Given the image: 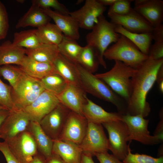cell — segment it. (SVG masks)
Segmentation results:
<instances>
[{"instance_id":"cell-1","label":"cell","mask_w":163,"mask_h":163,"mask_svg":"<svg viewBox=\"0 0 163 163\" xmlns=\"http://www.w3.org/2000/svg\"><path fill=\"white\" fill-rule=\"evenodd\" d=\"M163 65V58L155 60L148 58L136 71L131 78V93L127 103L126 114L142 115L144 117L150 111L146 101L147 94L156 82L158 71Z\"/></svg>"},{"instance_id":"cell-2","label":"cell","mask_w":163,"mask_h":163,"mask_svg":"<svg viewBox=\"0 0 163 163\" xmlns=\"http://www.w3.org/2000/svg\"><path fill=\"white\" fill-rule=\"evenodd\" d=\"M75 64L80 87L86 93L112 104L116 107L118 112L122 115L126 114L127 104L123 99L95 75L78 64Z\"/></svg>"},{"instance_id":"cell-3","label":"cell","mask_w":163,"mask_h":163,"mask_svg":"<svg viewBox=\"0 0 163 163\" xmlns=\"http://www.w3.org/2000/svg\"><path fill=\"white\" fill-rule=\"evenodd\" d=\"M115 25L108 21L103 15L98 19L97 22L86 36L88 45L94 50L99 65L105 69L107 64L104 55L109 46L115 43L120 35L115 31Z\"/></svg>"},{"instance_id":"cell-4","label":"cell","mask_w":163,"mask_h":163,"mask_svg":"<svg viewBox=\"0 0 163 163\" xmlns=\"http://www.w3.org/2000/svg\"><path fill=\"white\" fill-rule=\"evenodd\" d=\"M136 69L120 61H115L113 66L110 70L95 75L105 82L127 104L131 93V78Z\"/></svg>"},{"instance_id":"cell-5","label":"cell","mask_w":163,"mask_h":163,"mask_svg":"<svg viewBox=\"0 0 163 163\" xmlns=\"http://www.w3.org/2000/svg\"><path fill=\"white\" fill-rule=\"evenodd\" d=\"M104 58L109 60L120 61L136 69L148 58L130 40L121 35L117 40L105 51Z\"/></svg>"},{"instance_id":"cell-6","label":"cell","mask_w":163,"mask_h":163,"mask_svg":"<svg viewBox=\"0 0 163 163\" xmlns=\"http://www.w3.org/2000/svg\"><path fill=\"white\" fill-rule=\"evenodd\" d=\"M40 80L31 77L23 72L12 88L11 95L18 110H23L31 104L44 90Z\"/></svg>"},{"instance_id":"cell-7","label":"cell","mask_w":163,"mask_h":163,"mask_svg":"<svg viewBox=\"0 0 163 163\" xmlns=\"http://www.w3.org/2000/svg\"><path fill=\"white\" fill-rule=\"evenodd\" d=\"M107 130L109 135V150L120 160H123L130 149L127 144L129 133L127 126L122 120L102 124Z\"/></svg>"},{"instance_id":"cell-8","label":"cell","mask_w":163,"mask_h":163,"mask_svg":"<svg viewBox=\"0 0 163 163\" xmlns=\"http://www.w3.org/2000/svg\"><path fill=\"white\" fill-rule=\"evenodd\" d=\"M122 120L126 125L129 133L128 141L135 140L146 145H154L162 141L158 137L151 136L148 129L149 120L141 114L122 115Z\"/></svg>"},{"instance_id":"cell-9","label":"cell","mask_w":163,"mask_h":163,"mask_svg":"<svg viewBox=\"0 0 163 163\" xmlns=\"http://www.w3.org/2000/svg\"><path fill=\"white\" fill-rule=\"evenodd\" d=\"M88 122L85 135L79 145L82 152L88 153L93 156L97 153L107 152L108 140L102 124Z\"/></svg>"},{"instance_id":"cell-10","label":"cell","mask_w":163,"mask_h":163,"mask_svg":"<svg viewBox=\"0 0 163 163\" xmlns=\"http://www.w3.org/2000/svg\"><path fill=\"white\" fill-rule=\"evenodd\" d=\"M6 141L11 152L21 163H30L38 153L33 136L27 130Z\"/></svg>"},{"instance_id":"cell-11","label":"cell","mask_w":163,"mask_h":163,"mask_svg":"<svg viewBox=\"0 0 163 163\" xmlns=\"http://www.w3.org/2000/svg\"><path fill=\"white\" fill-rule=\"evenodd\" d=\"M88 122L83 115L71 111L58 139L79 145L85 135Z\"/></svg>"},{"instance_id":"cell-12","label":"cell","mask_w":163,"mask_h":163,"mask_svg":"<svg viewBox=\"0 0 163 163\" xmlns=\"http://www.w3.org/2000/svg\"><path fill=\"white\" fill-rule=\"evenodd\" d=\"M70 111L60 103L41 120V126L52 140L58 139Z\"/></svg>"},{"instance_id":"cell-13","label":"cell","mask_w":163,"mask_h":163,"mask_svg":"<svg viewBox=\"0 0 163 163\" xmlns=\"http://www.w3.org/2000/svg\"><path fill=\"white\" fill-rule=\"evenodd\" d=\"M106 8L97 0H86L79 9L70 12L69 14L77 21L79 28L91 30L100 17L103 15Z\"/></svg>"},{"instance_id":"cell-14","label":"cell","mask_w":163,"mask_h":163,"mask_svg":"<svg viewBox=\"0 0 163 163\" xmlns=\"http://www.w3.org/2000/svg\"><path fill=\"white\" fill-rule=\"evenodd\" d=\"M110 22L120 25L127 30L137 33H151L154 27L142 16L134 8L125 15L107 13Z\"/></svg>"},{"instance_id":"cell-15","label":"cell","mask_w":163,"mask_h":163,"mask_svg":"<svg viewBox=\"0 0 163 163\" xmlns=\"http://www.w3.org/2000/svg\"><path fill=\"white\" fill-rule=\"evenodd\" d=\"M59 103L55 95L45 90L22 110L27 114L30 121L40 123L42 119Z\"/></svg>"},{"instance_id":"cell-16","label":"cell","mask_w":163,"mask_h":163,"mask_svg":"<svg viewBox=\"0 0 163 163\" xmlns=\"http://www.w3.org/2000/svg\"><path fill=\"white\" fill-rule=\"evenodd\" d=\"M30 120L22 110L10 111L0 127V138L7 141L27 130Z\"/></svg>"},{"instance_id":"cell-17","label":"cell","mask_w":163,"mask_h":163,"mask_svg":"<svg viewBox=\"0 0 163 163\" xmlns=\"http://www.w3.org/2000/svg\"><path fill=\"white\" fill-rule=\"evenodd\" d=\"M56 96L60 103L70 110L83 115L82 109L87 97L80 87L68 85L62 93Z\"/></svg>"},{"instance_id":"cell-18","label":"cell","mask_w":163,"mask_h":163,"mask_svg":"<svg viewBox=\"0 0 163 163\" xmlns=\"http://www.w3.org/2000/svg\"><path fill=\"white\" fill-rule=\"evenodd\" d=\"M51 19L62 32L64 36L76 41L80 38L79 26L77 21L69 14L63 15L51 9H42Z\"/></svg>"},{"instance_id":"cell-19","label":"cell","mask_w":163,"mask_h":163,"mask_svg":"<svg viewBox=\"0 0 163 163\" xmlns=\"http://www.w3.org/2000/svg\"><path fill=\"white\" fill-rule=\"evenodd\" d=\"M83 115L88 121L93 123H102L122 120V115L119 112H107L88 97L82 109Z\"/></svg>"},{"instance_id":"cell-20","label":"cell","mask_w":163,"mask_h":163,"mask_svg":"<svg viewBox=\"0 0 163 163\" xmlns=\"http://www.w3.org/2000/svg\"><path fill=\"white\" fill-rule=\"evenodd\" d=\"M53 141L52 153L65 163H80L82 152L79 145L58 139Z\"/></svg>"},{"instance_id":"cell-21","label":"cell","mask_w":163,"mask_h":163,"mask_svg":"<svg viewBox=\"0 0 163 163\" xmlns=\"http://www.w3.org/2000/svg\"><path fill=\"white\" fill-rule=\"evenodd\" d=\"M27 130L33 136L38 153L45 160L50 157L52 154L53 141L45 133L40 123L30 121Z\"/></svg>"},{"instance_id":"cell-22","label":"cell","mask_w":163,"mask_h":163,"mask_svg":"<svg viewBox=\"0 0 163 163\" xmlns=\"http://www.w3.org/2000/svg\"><path fill=\"white\" fill-rule=\"evenodd\" d=\"M134 9L155 27L162 24L163 20V1L148 0L143 5Z\"/></svg>"},{"instance_id":"cell-23","label":"cell","mask_w":163,"mask_h":163,"mask_svg":"<svg viewBox=\"0 0 163 163\" xmlns=\"http://www.w3.org/2000/svg\"><path fill=\"white\" fill-rule=\"evenodd\" d=\"M20 68L25 73L39 79L54 73H57L53 64L39 62L26 55Z\"/></svg>"},{"instance_id":"cell-24","label":"cell","mask_w":163,"mask_h":163,"mask_svg":"<svg viewBox=\"0 0 163 163\" xmlns=\"http://www.w3.org/2000/svg\"><path fill=\"white\" fill-rule=\"evenodd\" d=\"M53 64L57 72L62 77L68 85L80 87L75 64L70 62L59 53Z\"/></svg>"},{"instance_id":"cell-25","label":"cell","mask_w":163,"mask_h":163,"mask_svg":"<svg viewBox=\"0 0 163 163\" xmlns=\"http://www.w3.org/2000/svg\"><path fill=\"white\" fill-rule=\"evenodd\" d=\"M51 19L39 7L32 3L28 11L18 20L15 28L32 26L38 28L50 22Z\"/></svg>"},{"instance_id":"cell-26","label":"cell","mask_w":163,"mask_h":163,"mask_svg":"<svg viewBox=\"0 0 163 163\" xmlns=\"http://www.w3.org/2000/svg\"><path fill=\"white\" fill-rule=\"evenodd\" d=\"M26 55V49L14 45L8 40L0 45V66L15 64L20 66Z\"/></svg>"},{"instance_id":"cell-27","label":"cell","mask_w":163,"mask_h":163,"mask_svg":"<svg viewBox=\"0 0 163 163\" xmlns=\"http://www.w3.org/2000/svg\"><path fill=\"white\" fill-rule=\"evenodd\" d=\"M59 53L58 45L52 44L42 43L34 48L26 49V55L29 57L50 64H53Z\"/></svg>"},{"instance_id":"cell-28","label":"cell","mask_w":163,"mask_h":163,"mask_svg":"<svg viewBox=\"0 0 163 163\" xmlns=\"http://www.w3.org/2000/svg\"><path fill=\"white\" fill-rule=\"evenodd\" d=\"M116 32L123 35L133 42L143 54L149 56L151 42V33H137L130 32L120 25H115Z\"/></svg>"},{"instance_id":"cell-29","label":"cell","mask_w":163,"mask_h":163,"mask_svg":"<svg viewBox=\"0 0 163 163\" xmlns=\"http://www.w3.org/2000/svg\"><path fill=\"white\" fill-rule=\"evenodd\" d=\"M37 33L40 42L43 44L58 45L64 36L57 26L50 22L37 28Z\"/></svg>"},{"instance_id":"cell-30","label":"cell","mask_w":163,"mask_h":163,"mask_svg":"<svg viewBox=\"0 0 163 163\" xmlns=\"http://www.w3.org/2000/svg\"><path fill=\"white\" fill-rule=\"evenodd\" d=\"M13 44L26 49L34 48L40 45L37 33V29L16 32L14 36Z\"/></svg>"},{"instance_id":"cell-31","label":"cell","mask_w":163,"mask_h":163,"mask_svg":"<svg viewBox=\"0 0 163 163\" xmlns=\"http://www.w3.org/2000/svg\"><path fill=\"white\" fill-rule=\"evenodd\" d=\"M59 53L68 60L74 64L78 63L83 47L76 41L70 40L63 36L60 43L58 45Z\"/></svg>"},{"instance_id":"cell-32","label":"cell","mask_w":163,"mask_h":163,"mask_svg":"<svg viewBox=\"0 0 163 163\" xmlns=\"http://www.w3.org/2000/svg\"><path fill=\"white\" fill-rule=\"evenodd\" d=\"M40 80L45 90L56 95L62 93L68 85L62 77L57 73L46 76Z\"/></svg>"},{"instance_id":"cell-33","label":"cell","mask_w":163,"mask_h":163,"mask_svg":"<svg viewBox=\"0 0 163 163\" xmlns=\"http://www.w3.org/2000/svg\"><path fill=\"white\" fill-rule=\"evenodd\" d=\"M77 64L93 73L99 65L94 50L87 44L83 47Z\"/></svg>"},{"instance_id":"cell-34","label":"cell","mask_w":163,"mask_h":163,"mask_svg":"<svg viewBox=\"0 0 163 163\" xmlns=\"http://www.w3.org/2000/svg\"><path fill=\"white\" fill-rule=\"evenodd\" d=\"M23 72L20 67L11 65L0 66V75L9 82L12 88L15 85Z\"/></svg>"},{"instance_id":"cell-35","label":"cell","mask_w":163,"mask_h":163,"mask_svg":"<svg viewBox=\"0 0 163 163\" xmlns=\"http://www.w3.org/2000/svg\"><path fill=\"white\" fill-rule=\"evenodd\" d=\"M11 87L5 84L0 78V106L11 111L17 109L13 101Z\"/></svg>"},{"instance_id":"cell-36","label":"cell","mask_w":163,"mask_h":163,"mask_svg":"<svg viewBox=\"0 0 163 163\" xmlns=\"http://www.w3.org/2000/svg\"><path fill=\"white\" fill-rule=\"evenodd\" d=\"M123 161L124 163H163V157L154 158L146 155L133 154L130 148Z\"/></svg>"},{"instance_id":"cell-37","label":"cell","mask_w":163,"mask_h":163,"mask_svg":"<svg viewBox=\"0 0 163 163\" xmlns=\"http://www.w3.org/2000/svg\"><path fill=\"white\" fill-rule=\"evenodd\" d=\"M31 2L42 9L52 8L59 13L63 15L69 14L70 12L68 9L57 0H33Z\"/></svg>"},{"instance_id":"cell-38","label":"cell","mask_w":163,"mask_h":163,"mask_svg":"<svg viewBox=\"0 0 163 163\" xmlns=\"http://www.w3.org/2000/svg\"><path fill=\"white\" fill-rule=\"evenodd\" d=\"M133 0H116L115 2L110 6L108 13H112L120 15H125L128 14L132 8L131 3Z\"/></svg>"},{"instance_id":"cell-39","label":"cell","mask_w":163,"mask_h":163,"mask_svg":"<svg viewBox=\"0 0 163 163\" xmlns=\"http://www.w3.org/2000/svg\"><path fill=\"white\" fill-rule=\"evenodd\" d=\"M9 28L7 10L4 4L0 1V40L6 37Z\"/></svg>"},{"instance_id":"cell-40","label":"cell","mask_w":163,"mask_h":163,"mask_svg":"<svg viewBox=\"0 0 163 163\" xmlns=\"http://www.w3.org/2000/svg\"><path fill=\"white\" fill-rule=\"evenodd\" d=\"M0 151L4 156L7 163H21L11 152L6 141L0 142Z\"/></svg>"},{"instance_id":"cell-41","label":"cell","mask_w":163,"mask_h":163,"mask_svg":"<svg viewBox=\"0 0 163 163\" xmlns=\"http://www.w3.org/2000/svg\"><path fill=\"white\" fill-rule=\"evenodd\" d=\"M149 56L155 60L163 58V41H155L150 49Z\"/></svg>"},{"instance_id":"cell-42","label":"cell","mask_w":163,"mask_h":163,"mask_svg":"<svg viewBox=\"0 0 163 163\" xmlns=\"http://www.w3.org/2000/svg\"><path fill=\"white\" fill-rule=\"evenodd\" d=\"M100 163H124L113 155L107 152L96 154L95 155Z\"/></svg>"},{"instance_id":"cell-43","label":"cell","mask_w":163,"mask_h":163,"mask_svg":"<svg viewBox=\"0 0 163 163\" xmlns=\"http://www.w3.org/2000/svg\"><path fill=\"white\" fill-rule=\"evenodd\" d=\"M153 40L155 41H163V25L154 27L152 32Z\"/></svg>"},{"instance_id":"cell-44","label":"cell","mask_w":163,"mask_h":163,"mask_svg":"<svg viewBox=\"0 0 163 163\" xmlns=\"http://www.w3.org/2000/svg\"><path fill=\"white\" fill-rule=\"evenodd\" d=\"M162 110L160 113V121L158 124L156 129L154 133V136L158 137L163 141V115Z\"/></svg>"},{"instance_id":"cell-45","label":"cell","mask_w":163,"mask_h":163,"mask_svg":"<svg viewBox=\"0 0 163 163\" xmlns=\"http://www.w3.org/2000/svg\"><path fill=\"white\" fill-rule=\"evenodd\" d=\"M92 156L88 153L82 152L80 163H94Z\"/></svg>"},{"instance_id":"cell-46","label":"cell","mask_w":163,"mask_h":163,"mask_svg":"<svg viewBox=\"0 0 163 163\" xmlns=\"http://www.w3.org/2000/svg\"><path fill=\"white\" fill-rule=\"evenodd\" d=\"M45 163H65L58 155L52 153L49 158L45 160Z\"/></svg>"},{"instance_id":"cell-47","label":"cell","mask_w":163,"mask_h":163,"mask_svg":"<svg viewBox=\"0 0 163 163\" xmlns=\"http://www.w3.org/2000/svg\"><path fill=\"white\" fill-rule=\"evenodd\" d=\"M10 112V111L6 109L0 110V127Z\"/></svg>"},{"instance_id":"cell-48","label":"cell","mask_w":163,"mask_h":163,"mask_svg":"<svg viewBox=\"0 0 163 163\" xmlns=\"http://www.w3.org/2000/svg\"><path fill=\"white\" fill-rule=\"evenodd\" d=\"M30 163H45V159L38 153Z\"/></svg>"},{"instance_id":"cell-49","label":"cell","mask_w":163,"mask_h":163,"mask_svg":"<svg viewBox=\"0 0 163 163\" xmlns=\"http://www.w3.org/2000/svg\"><path fill=\"white\" fill-rule=\"evenodd\" d=\"M156 82L158 84L163 82V65L159 69L157 74Z\"/></svg>"},{"instance_id":"cell-50","label":"cell","mask_w":163,"mask_h":163,"mask_svg":"<svg viewBox=\"0 0 163 163\" xmlns=\"http://www.w3.org/2000/svg\"><path fill=\"white\" fill-rule=\"evenodd\" d=\"M116 0H97V1L102 5L111 6Z\"/></svg>"},{"instance_id":"cell-51","label":"cell","mask_w":163,"mask_h":163,"mask_svg":"<svg viewBox=\"0 0 163 163\" xmlns=\"http://www.w3.org/2000/svg\"><path fill=\"white\" fill-rule=\"evenodd\" d=\"M148 0H135L134 1V7L142 5L145 3Z\"/></svg>"},{"instance_id":"cell-52","label":"cell","mask_w":163,"mask_h":163,"mask_svg":"<svg viewBox=\"0 0 163 163\" xmlns=\"http://www.w3.org/2000/svg\"><path fill=\"white\" fill-rule=\"evenodd\" d=\"M159 88L161 93H163V82H161L158 84Z\"/></svg>"},{"instance_id":"cell-53","label":"cell","mask_w":163,"mask_h":163,"mask_svg":"<svg viewBox=\"0 0 163 163\" xmlns=\"http://www.w3.org/2000/svg\"><path fill=\"white\" fill-rule=\"evenodd\" d=\"M82 1H82V0H78L77 1V3L76 4H79L80 3L82 2H83Z\"/></svg>"},{"instance_id":"cell-54","label":"cell","mask_w":163,"mask_h":163,"mask_svg":"<svg viewBox=\"0 0 163 163\" xmlns=\"http://www.w3.org/2000/svg\"><path fill=\"white\" fill-rule=\"evenodd\" d=\"M5 109V108H4V107H3L0 106V110H1V109Z\"/></svg>"},{"instance_id":"cell-55","label":"cell","mask_w":163,"mask_h":163,"mask_svg":"<svg viewBox=\"0 0 163 163\" xmlns=\"http://www.w3.org/2000/svg\"><path fill=\"white\" fill-rule=\"evenodd\" d=\"M18 2H20V3H23V2H24V0H18Z\"/></svg>"}]
</instances>
